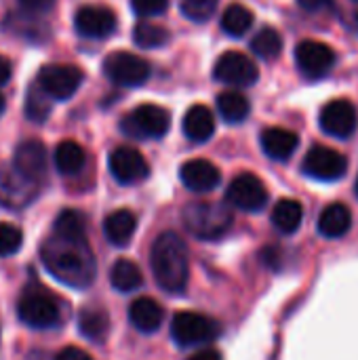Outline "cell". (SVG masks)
Instances as JSON below:
<instances>
[{"instance_id":"obj_42","label":"cell","mask_w":358,"mask_h":360,"mask_svg":"<svg viewBox=\"0 0 358 360\" xmlns=\"http://www.w3.org/2000/svg\"><path fill=\"white\" fill-rule=\"evenodd\" d=\"M2 112H4V97L0 95V114H2Z\"/></svg>"},{"instance_id":"obj_41","label":"cell","mask_w":358,"mask_h":360,"mask_svg":"<svg viewBox=\"0 0 358 360\" xmlns=\"http://www.w3.org/2000/svg\"><path fill=\"white\" fill-rule=\"evenodd\" d=\"M11 78V63L0 55V86Z\"/></svg>"},{"instance_id":"obj_11","label":"cell","mask_w":358,"mask_h":360,"mask_svg":"<svg viewBox=\"0 0 358 360\" xmlns=\"http://www.w3.org/2000/svg\"><path fill=\"white\" fill-rule=\"evenodd\" d=\"M213 76L224 82V84H232V86H249L255 84L260 78V72L253 63V59L241 51H226L213 70Z\"/></svg>"},{"instance_id":"obj_27","label":"cell","mask_w":358,"mask_h":360,"mask_svg":"<svg viewBox=\"0 0 358 360\" xmlns=\"http://www.w3.org/2000/svg\"><path fill=\"white\" fill-rule=\"evenodd\" d=\"M217 110L222 114V118L230 124L243 122L249 116V101L245 95L236 93V91H226L217 97Z\"/></svg>"},{"instance_id":"obj_25","label":"cell","mask_w":358,"mask_h":360,"mask_svg":"<svg viewBox=\"0 0 358 360\" xmlns=\"http://www.w3.org/2000/svg\"><path fill=\"white\" fill-rule=\"evenodd\" d=\"M87 154L76 141H61L55 150V167L61 175H76L82 171Z\"/></svg>"},{"instance_id":"obj_9","label":"cell","mask_w":358,"mask_h":360,"mask_svg":"<svg viewBox=\"0 0 358 360\" xmlns=\"http://www.w3.org/2000/svg\"><path fill=\"white\" fill-rule=\"evenodd\" d=\"M226 200L245 213L262 211L268 205V190L260 177L253 173H241L232 179V184L226 190Z\"/></svg>"},{"instance_id":"obj_21","label":"cell","mask_w":358,"mask_h":360,"mask_svg":"<svg viewBox=\"0 0 358 360\" xmlns=\"http://www.w3.org/2000/svg\"><path fill=\"white\" fill-rule=\"evenodd\" d=\"M135 228H137V217L129 209H118L110 213L103 221V234L108 243H112L114 247H127L135 234Z\"/></svg>"},{"instance_id":"obj_29","label":"cell","mask_w":358,"mask_h":360,"mask_svg":"<svg viewBox=\"0 0 358 360\" xmlns=\"http://www.w3.org/2000/svg\"><path fill=\"white\" fill-rule=\"evenodd\" d=\"M253 25V13L243 6V4H230L224 15H222V30L228 34V36H243L251 30Z\"/></svg>"},{"instance_id":"obj_36","label":"cell","mask_w":358,"mask_h":360,"mask_svg":"<svg viewBox=\"0 0 358 360\" xmlns=\"http://www.w3.org/2000/svg\"><path fill=\"white\" fill-rule=\"evenodd\" d=\"M55 0H19V6L27 13H44L53 8Z\"/></svg>"},{"instance_id":"obj_2","label":"cell","mask_w":358,"mask_h":360,"mask_svg":"<svg viewBox=\"0 0 358 360\" xmlns=\"http://www.w3.org/2000/svg\"><path fill=\"white\" fill-rule=\"evenodd\" d=\"M150 266L158 287L171 295H181L190 278V259L184 238L175 232H162L150 251Z\"/></svg>"},{"instance_id":"obj_43","label":"cell","mask_w":358,"mask_h":360,"mask_svg":"<svg viewBox=\"0 0 358 360\" xmlns=\"http://www.w3.org/2000/svg\"><path fill=\"white\" fill-rule=\"evenodd\" d=\"M357 196H358V179H357Z\"/></svg>"},{"instance_id":"obj_14","label":"cell","mask_w":358,"mask_h":360,"mask_svg":"<svg viewBox=\"0 0 358 360\" xmlns=\"http://www.w3.org/2000/svg\"><path fill=\"white\" fill-rule=\"evenodd\" d=\"M116 25V15L108 6L89 4L78 8L74 17V27L84 38H108L110 34H114Z\"/></svg>"},{"instance_id":"obj_30","label":"cell","mask_w":358,"mask_h":360,"mask_svg":"<svg viewBox=\"0 0 358 360\" xmlns=\"http://www.w3.org/2000/svg\"><path fill=\"white\" fill-rule=\"evenodd\" d=\"M169 30L150 21H139L133 30V40L141 49H156L169 42Z\"/></svg>"},{"instance_id":"obj_33","label":"cell","mask_w":358,"mask_h":360,"mask_svg":"<svg viewBox=\"0 0 358 360\" xmlns=\"http://www.w3.org/2000/svg\"><path fill=\"white\" fill-rule=\"evenodd\" d=\"M23 243V234L17 226L2 221L0 224V257H8L15 255L21 249Z\"/></svg>"},{"instance_id":"obj_23","label":"cell","mask_w":358,"mask_h":360,"mask_svg":"<svg viewBox=\"0 0 358 360\" xmlns=\"http://www.w3.org/2000/svg\"><path fill=\"white\" fill-rule=\"evenodd\" d=\"M302 219H304V209L298 200L283 198L272 209V224L283 234L298 232V228L302 226Z\"/></svg>"},{"instance_id":"obj_40","label":"cell","mask_w":358,"mask_h":360,"mask_svg":"<svg viewBox=\"0 0 358 360\" xmlns=\"http://www.w3.org/2000/svg\"><path fill=\"white\" fill-rule=\"evenodd\" d=\"M188 360H222V356H219V352H217V350L205 348V350H200V352L192 354Z\"/></svg>"},{"instance_id":"obj_18","label":"cell","mask_w":358,"mask_h":360,"mask_svg":"<svg viewBox=\"0 0 358 360\" xmlns=\"http://www.w3.org/2000/svg\"><path fill=\"white\" fill-rule=\"evenodd\" d=\"M162 319H165V310L152 297H139L129 306V321L139 333L150 335L158 331V327L162 325Z\"/></svg>"},{"instance_id":"obj_6","label":"cell","mask_w":358,"mask_h":360,"mask_svg":"<svg viewBox=\"0 0 358 360\" xmlns=\"http://www.w3.org/2000/svg\"><path fill=\"white\" fill-rule=\"evenodd\" d=\"M17 314L19 321L32 329H51L59 323L57 302L40 289L23 291L17 304Z\"/></svg>"},{"instance_id":"obj_16","label":"cell","mask_w":358,"mask_h":360,"mask_svg":"<svg viewBox=\"0 0 358 360\" xmlns=\"http://www.w3.org/2000/svg\"><path fill=\"white\" fill-rule=\"evenodd\" d=\"M15 171L27 181H38L46 173V148L38 139H27L17 146L13 158Z\"/></svg>"},{"instance_id":"obj_10","label":"cell","mask_w":358,"mask_h":360,"mask_svg":"<svg viewBox=\"0 0 358 360\" xmlns=\"http://www.w3.org/2000/svg\"><path fill=\"white\" fill-rule=\"evenodd\" d=\"M346 156L327 146H312L304 158V173L319 181H338L346 175Z\"/></svg>"},{"instance_id":"obj_24","label":"cell","mask_w":358,"mask_h":360,"mask_svg":"<svg viewBox=\"0 0 358 360\" xmlns=\"http://www.w3.org/2000/svg\"><path fill=\"white\" fill-rule=\"evenodd\" d=\"M110 283L120 293H133L143 285L141 270L131 259H118L110 270Z\"/></svg>"},{"instance_id":"obj_39","label":"cell","mask_w":358,"mask_h":360,"mask_svg":"<svg viewBox=\"0 0 358 360\" xmlns=\"http://www.w3.org/2000/svg\"><path fill=\"white\" fill-rule=\"evenodd\" d=\"M264 259H266V264H268V266H272V268H279V262H281V251H279V249H274V247H270V249H266V251H264Z\"/></svg>"},{"instance_id":"obj_13","label":"cell","mask_w":358,"mask_h":360,"mask_svg":"<svg viewBox=\"0 0 358 360\" xmlns=\"http://www.w3.org/2000/svg\"><path fill=\"white\" fill-rule=\"evenodd\" d=\"M358 127L357 108L348 99H333L321 110V129L331 135L346 139Z\"/></svg>"},{"instance_id":"obj_7","label":"cell","mask_w":358,"mask_h":360,"mask_svg":"<svg viewBox=\"0 0 358 360\" xmlns=\"http://www.w3.org/2000/svg\"><path fill=\"white\" fill-rule=\"evenodd\" d=\"M103 74L120 86H139L150 78V63L129 51H114L103 59Z\"/></svg>"},{"instance_id":"obj_19","label":"cell","mask_w":358,"mask_h":360,"mask_svg":"<svg viewBox=\"0 0 358 360\" xmlns=\"http://www.w3.org/2000/svg\"><path fill=\"white\" fill-rule=\"evenodd\" d=\"M300 139L293 131L283 127H270L262 133V148L272 160H289L298 150Z\"/></svg>"},{"instance_id":"obj_8","label":"cell","mask_w":358,"mask_h":360,"mask_svg":"<svg viewBox=\"0 0 358 360\" xmlns=\"http://www.w3.org/2000/svg\"><path fill=\"white\" fill-rule=\"evenodd\" d=\"M36 82L40 84V89L51 99L65 101V99H70L78 91V86L82 82V72L76 65L51 63V65H44L38 72V80Z\"/></svg>"},{"instance_id":"obj_34","label":"cell","mask_w":358,"mask_h":360,"mask_svg":"<svg viewBox=\"0 0 358 360\" xmlns=\"http://www.w3.org/2000/svg\"><path fill=\"white\" fill-rule=\"evenodd\" d=\"M217 8V0H181V11L192 21H207Z\"/></svg>"},{"instance_id":"obj_31","label":"cell","mask_w":358,"mask_h":360,"mask_svg":"<svg viewBox=\"0 0 358 360\" xmlns=\"http://www.w3.org/2000/svg\"><path fill=\"white\" fill-rule=\"evenodd\" d=\"M251 51L262 59H274L283 51V38L276 30L262 27L251 40Z\"/></svg>"},{"instance_id":"obj_1","label":"cell","mask_w":358,"mask_h":360,"mask_svg":"<svg viewBox=\"0 0 358 360\" xmlns=\"http://www.w3.org/2000/svg\"><path fill=\"white\" fill-rule=\"evenodd\" d=\"M42 262L46 270L63 285L84 289L93 283L97 266L87 240H74L53 234L42 245Z\"/></svg>"},{"instance_id":"obj_22","label":"cell","mask_w":358,"mask_h":360,"mask_svg":"<svg viewBox=\"0 0 358 360\" xmlns=\"http://www.w3.org/2000/svg\"><path fill=\"white\" fill-rule=\"evenodd\" d=\"M215 131V118L211 114V110L207 105H192L186 116H184V133L188 139L196 141V143H203L207 141Z\"/></svg>"},{"instance_id":"obj_20","label":"cell","mask_w":358,"mask_h":360,"mask_svg":"<svg viewBox=\"0 0 358 360\" xmlns=\"http://www.w3.org/2000/svg\"><path fill=\"white\" fill-rule=\"evenodd\" d=\"M317 228L325 238H342L352 228V213L346 205L333 202L323 209V213L319 215Z\"/></svg>"},{"instance_id":"obj_26","label":"cell","mask_w":358,"mask_h":360,"mask_svg":"<svg viewBox=\"0 0 358 360\" xmlns=\"http://www.w3.org/2000/svg\"><path fill=\"white\" fill-rule=\"evenodd\" d=\"M80 333L91 342H103L110 329V319L99 308H84L78 316Z\"/></svg>"},{"instance_id":"obj_4","label":"cell","mask_w":358,"mask_h":360,"mask_svg":"<svg viewBox=\"0 0 358 360\" xmlns=\"http://www.w3.org/2000/svg\"><path fill=\"white\" fill-rule=\"evenodd\" d=\"M219 335V323L198 312H177L171 321V338L179 348L207 346L215 342Z\"/></svg>"},{"instance_id":"obj_12","label":"cell","mask_w":358,"mask_h":360,"mask_svg":"<svg viewBox=\"0 0 358 360\" xmlns=\"http://www.w3.org/2000/svg\"><path fill=\"white\" fill-rule=\"evenodd\" d=\"M110 173L112 177L122 184V186H133L143 181L150 175V167L146 162V158L141 156V152H137L135 148H116L110 154Z\"/></svg>"},{"instance_id":"obj_15","label":"cell","mask_w":358,"mask_h":360,"mask_svg":"<svg viewBox=\"0 0 358 360\" xmlns=\"http://www.w3.org/2000/svg\"><path fill=\"white\" fill-rule=\"evenodd\" d=\"M295 61L300 65V70L310 76V78H319L325 76L333 63H335V53L329 44L319 42V40H304L298 44L295 49Z\"/></svg>"},{"instance_id":"obj_5","label":"cell","mask_w":358,"mask_h":360,"mask_svg":"<svg viewBox=\"0 0 358 360\" xmlns=\"http://www.w3.org/2000/svg\"><path fill=\"white\" fill-rule=\"evenodd\" d=\"M169 127H171L169 112L165 108H160V105H154V103L137 105L120 122L122 133L129 135V137H137V139H148V137L158 139V137H165Z\"/></svg>"},{"instance_id":"obj_38","label":"cell","mask_w":358,"mask_h":360,"mask_svg":"<svg viewBox=\"0 0 358 360\" xmlns=\"http://www.w3.org/2000/svg\"><path fill=\"white\" fill-rule=\"evenodd\" d=\"M298 4L306 11H321L331 4V0H298Z\"/></svg>"},{"instance_id":"obj_37","label":"cell","mask_w":358,"mask_h":360,"mask_svg":"<svg viewBox=\"0 0 358 360\" xmlns=\"http://www.w3.org/2000/svg\"><path fill=\"white\" fill-rule=\"evenodd\" d=\"M55 360H93L84 350H80V348H65V350H61L57 356H55Z\"/></svg>"},{"instance_id":"obj_32","label":"cell","mask_w":358,"mask_h":360,"mask_svg":"<svg viewBox=\"0 0 358 360\" xmlns=\"http://www.w3.org/2000/svg\"><path fill=\"white\" fill-rule=\"evenodd\" d=\"M51 114V101H49V95L40 89V84L36 82L30 91H27V97H25V116L32 120V122H44Z\"/></svg>"},{"instance_id":"obj_3","label":"cell","mask_w":358,"mask_h":360,"mask_svg":"<svg viewBox=\"0 0 358 360\" xmlns=\"http://www.w3.org/2000/svg\"><path fill=\"white\" fill-rule=\"evenodd\" d=\"M186 230L200 240H217L232 228V213L222 202L196 200L181 213Z\"/></svg>"},{"instance_id":"obj_35","label":"cell","mask_w":358,"mask_h":360,"mask_svg":"<svg viewBox=\"0 0 358 360\" xmlns=\"http://www.w3.org/2000/svg\"><path fill=\"white\" fill-rule=\"evenodd\" d=\"M131 6L139 17H154L167 11L169 0H131Z\"/></svg>"},{"instance_id":"obj_17","label":"cell","mask_w":358,"mask_h":360,"mask_svg":"<svg viewBox=\"0 0 358 360\" xmlns=\"http://www.w3.org/2000/svg\"><path fill=\"white\" fill-rule=\"evenodd\" d=\"M179 177H181V184L188 190L198 192V194L215 190L219 186V181H222L219 169L213 162L205 160V158H194V160L184 162L181 169H179Z\"/></svg>"},{"instance_id":"obj_28","label":"cell","mask_w":358,"mask_h":360,"mask_svg":"<svg viewBox=\"0 0 358 360\" xmlns=\"http://www.w3.org/2000/svg\"><path fill=\"white\" fill-rule=\"evenodd\" d=\"M53 230L57 236H63V238L87 240V219L80 211H74V209L61 211L55 219Z\"/></svg>"}]
</instances>
